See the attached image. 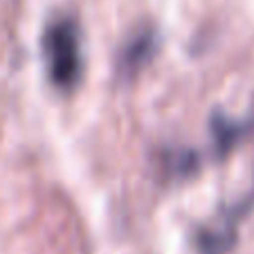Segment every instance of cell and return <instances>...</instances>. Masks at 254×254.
I'll use <instances>...</instances> for the list:
<instances>
[{"label": "cell", "instance_id": "6da1fadb", "mask_svg": "<svg viewBox=\"0 0 254 254\" xmlns=\"http://www.w3.org/2000/svg\"><path fill=\"white\" fill-rule=\"evenodd\" d=\"M43 59L48 77L61 92L77 88L83 72L81 32L74 18L61 16L52 20L43 34Z\"/></svg>", "mask_w": 254, "mask_h": 254}, {"label": "cell", "instance_id": "7a4b0ae2", "mask_svg": "<svg viewBox=\"0 0 254 254\" xmlns=\"http://www.w3.org/2000/svg\"><path fill=\"white\" fill-rule=\"evenodd\" d=\"M155 54V34L149 27L135 32L120 54V72L124 77H133L142 70Z\"/></svg>", "mask_w": 254, "mask_h": 254}]
</instances>
